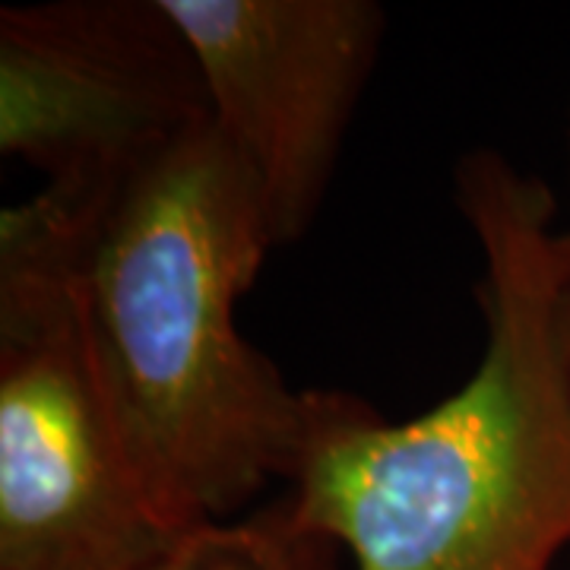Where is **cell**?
<instances>
[{
  "label": "cell",
  "mask_w": 570,
  "mask_h": 570,
  "mask_svg": "<svg viewBox=\"0 0 570 570\" xmlns=\"http://www.w3.org/2000/svg\"><path fill=\"white\" fill-rule=\"evenodd\" d=\"M245 165L273 247L317 219L384 39L374 0H163Z\"/></svg>",
  "instance_id": "obj_5"
},
{
  "label": "cell",
  "mask_w": 570,
  "mask_h": 570,
  "mask_svg": "<svg viewBox=\"0 0 570 570\" xmlns=\"http://www.w3.org/2000/svg\"><path fill=\"white\" fill-rule=\"evenodd\" d=\"M73 276L0 264V570H134L175 539L92 371Z\"/></svg>",
  "instance_id": "obj_3"
},
{
  "label": "cell",
  "mask_w": 570,
  "mask_h": 570,
  "mask_svg": "<svg viewBox=\"0 0 570 570\" xmlns=\"http://www.w3.org/2000/svg\"><path fill=\"white\" fill-rule=\"evenodd\" d=\"M485 257V352L406 422L336 393L285 504L355 570H551L570 546V381L554 200L494 149L456 165Z\"/></svg>",
  "instance_id": "obj_1"
},
{
  "label": "cell",
  "mask_w": 570,
  "mask_h": 570,
  "mask_svg": "<svg viewBox=\"0 0 570 570\" xmlns=\"http://www.w3.org/2000/svg\"><path fill=\"white\" fill-rule=\"evenodd\" d=\"M213 118L163 0L0 10V153L63 187H118Z\"/></svg>",
  "instance_id": "obj_4"
},
{
  "label": "cell",
  "mask_w": 570,
  "mask_h": 570,
  "mask_svg": "<svg viewBox=\"0 0 570 570\" xmlns=\"http://www.w3.org/2000/svg\"><path fill=\"white\" fill-rule=\"evenodd\" d=\"M558 333H561V355H564V367H568L570 381V292H561V311H558Z\"/></svg>",
  "instance_id": "obj_7"
},
{
  "label": "cell",
  "mask_w": 570,
  "mask_h": 570,
  "mask_svg": "<svg viewBox=\"0 0 570 570\" xmlns=\"http://www.w3.org/2000/svg\"><path fill=\"white\" fill-rule=\"evenodd\" d=\"M273 238L213 118L111 190L86 232L82 343L149 504L175 535L292 482L336 393L292 390L238 330Z\"/></svg>",
  "instance_id": "obj_2"
},
{
  "label": "cell",
  "mask_w": 570,
  "mask_h": 570,
  "mask_svg": "<svg viewBox=\"0 0 570 570\" xmlns=\"http://www.w3.org/2000/svg\"><path fill=\"white\" fill-rule=\"evenodd\" d=\"M134 570H340L336 546L302 530L276 501L247 520H216L175 535Z\"/></svg>",
  "instance_id": "obj_6"
},
{
  "label": "cell",
  "mask_w": 570,
  "mask_h": 570,
  "mask_svg": "<svg viewBox=\"0 0 570 570\" xmlns=\"http://www.w3.org/2000/svg\"><path fill=\"white\" fill-rule=\"evenodd\" d=\"M554 261H558L561 283H564V288L570 292V232H564V235H558V238H554Z\"/></svg>",
  "instance_id": "obj_8"
}]
</instances>
